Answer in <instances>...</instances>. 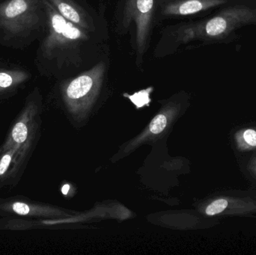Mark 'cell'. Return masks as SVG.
Masks as SVG:
<instances>
[{
    "label": "cell",
    "mask_w": 256,
    "mask_h": 255,
    "mask_svg": "<svg viewBox=\"0 0 256 255\" xmlns=\"http://www.w3.org/2000/svg\"><path fill=\"white\" fill-rule=\"evenodd\" d=\"M46 17V34L38 52L37 61L52 62L60 60L78 43L86 40V30L63 17L48 1L42 0Z\"/></svg>",
    "instance_id": "7a4b0ae2"
},
{
    "label": "cell",
    "mask_w": 256,
    "mask_h": 255,
    "mask_svg": "<svg viewBox=\"0 0 256 255\" xmlns=\"http://www.w3.org/2000/svg\"><path fill=\"white\" fill-rule=\"evenodd\" d=\"M46 25L42 0H6L0 3V43L24 47Z\"/></svg>",
    "instance_id": "6da1fadb"
},
{
    "label": "cell",
    "mask_w": 256,
    "mask_h": 255,
    "mask_svg": "<svg viewBox=\"0 0 256 255\" xmlns=\"http://www.w3.org/2000/svg\"><path fill=\"white\" fill-rule=\"evenodd\" d=\"M256 25V8L246 5L227 7L206 20L190 24L179 30L184 43L194 40H222L242 27Z\"/></svg>",
    "instance_id": "3957f363"
},
{
    "label": "cell",
    "mask_w": 256,
    "mask_h": 255,
    "mask_svg": "<svg viewBox=\"0 0 256 255\" xmlns=\"http://www.w3.org/2000/svg\"><path fill=\"white\" fill-rule=\"evenodd\" d=\"M69 190H70V186L68 184H66V185L63 186L62 188V193L66 196V195L68 193Z\"/></svg>",
    "instance_id": "9a60e30c"
},
{
    "label": "cell",
    "mask_w": 256,
    "mask_h": 255,
    "mask_svg": "<svg viewBox=\"0 0 256 255\" xmlns=\"http://www.w3.org/2000/svg\"><path fill=\"white\" fill-rule=\"evenodd\" d=\"M227 206H228V201L226 199H218L212 202L206 208V214L208 216H214L221 214L226 209Z\"/></svg>",
    "instance_id": "8fae6325"
},
{
    "label": "cell",
    "mask_w": 256,
    "mask_h": 255,
    "mask_svg": "<svg viewBox=\"0 0 256 255\" xmlns=\"http://www.w3.org/2000/svg\"><path fill=\"white\" fill-rule=\"evenodd\" d=\"M56 10L68 20L87 31L94 29L92 18L74 0H48Z\"/></svg>",
    "instance_id": "ba28073f"
},
{
    "label": "cell",
    "mask_w": 256,
    "mask_h": 255,
    "mask_svg": "<svg viewBox=\"0 0 256 255\" xmlns=\"http://www.w3.org/2000/svg\"><path fill=\"white\" fill-rule=\"evenodd\" d=\"M228 0H174L164 7L167 16H188L225 4Z\"/></svg>",
    "instance_id": "52a82bcc"
},
{
    "label": "cell",
    "mask_w": 256,
    "mask_h": 255,
    "mask_svg": "<svg viewBox=\"0 0 256 255\" xmlns=\"http://www.w3.org/2000/svg\"><path fill=\"white\" fill-rule=\"evenodd\" d=\"M167 124L166 117L162 114L156 115L150 124V131L154 134H159L165 129Z\"/></svg>",
    "instance_id": "7c38bea8"
},
{
    "label": "cell",
    "mask_w": 256,
    "mask_h": 255,
    "mask_svg": "<svg viewBox=\"0 0 256 255\" xmlns=\"http://www.w3.org/2000/svg\"><path fill=\"white\" fill-rule=\"evenodd\" d=\"M0 1H1V0H0Z\"/></svg>",
    "instance_id": "2e32d148"
},
{
    "label": "cell",
    "mask_w": 256,
    "mask_h": 255,
    "mask_svg": "<svg viewBox=\"0 0 256 255\" xmlns=\"http://www.w3.org/2000/svg\"><path fill=\"white\" fill-rule=\"evenodd\" d=\"M30 72L19 67H0V97L10 95L30 80Z\"/></svg>",
    "instance_id": "9c48e42d"
},
{
    "label": "cell",
    "mask_w": 256,
    "mask_h": 255,
    "mask_svg": "<svg viewBox=\"0 0 256 255\" xmlns=\"http://www.w3.org/2000/svg\"><path fill=\"white\" fill-rule=\"evenodd\" d=\"M245 141L251 146H256V132L254 130H248L244 134Z\"/></svg>",
    "instance_id": "5bb4252c"
},
{
    "label": "cell",
    "mask_w": 256,
    "mask_h": 255,
    "mask_svg": "<svg viewBox=\"0 0 256 255\" xmlns=\"http://www.w3.org/2000/svg\"><path fill=\"white\" fill-rule=\"evenodd\" d=\"M34 93H32L27 99L25 108L18 121L12 127L10 136L8 138L1 151H8L10 148H19L22 151H25L24 148H30V130L32 128L30 125L32 122V115L36 112V102L34 101Z\"/></svg>",
    "instance_id": "8992f818"
},
{
    "label": "cell",
    "mask_w": 256,
    "mask_h": 255,
    "mask_svg": "<svg viewBox=\"0 0 256 255\" xmlns=\"http://www.w3.org/2000/svg\"><path fill=\"white\" fill-rule=\"evenodd\" d=\"M106 65L99 62L68 82L64 87V97L70 104L86 103L92 100L100 89Z\"/></svg>",
    "instance_id": "277c9868"
},
{
    "label": "cell",
    "mask_w": 256,
    "mask_h": 255,
    "mask_svg": "<svg viewBox=\"0 0 256 255\" xmlns=\"http://www.w3.org/2000/svg\"><path fill=\"white\" fill-rule=\"evenodd\" d=\"M129 98L137 106V108L142 107V106L148 104L150 102L148 91H140L132 96H129Z\"/></svg>",
    "instance_id": "4fadbf2b"
},
{
    "label": "cell",
    "mask_w": 256,
    "mask_h": 255,
    "mask_svg": "<svg viewBox=\"0 0 256 255\" xmlns=\"http://www.w3.org/2000/svg\"><path fill=\"white\" fill-rule=\"evenodd\" d=\"M25 154L19 148H13L8 151H1L0 152V184L2 181H6V176L12 163L16 160L18 154Z\"/></svg>",
    "instance_id": "30bf717a"
},
{
    "label": "cell",
    "mask_w": 256,
    "mask_h": 255,
    "mask_svg": "<svg viewBox=\"0 0 256 255\" xmlns=\"http://www.w3.org/2000/svg\"><path fill=\"white\" fill-rule=\"evenodd\" d=\"M155 0H128L124 13V26L134 22L136 27V43L137 53L142 55L146 49Z\"/></svg>",
    "instance_id": "5b68a950"
}]
</instances>
